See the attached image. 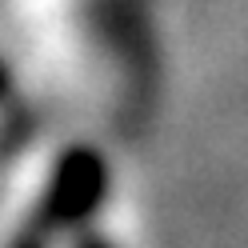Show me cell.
I'll list each match as a JSON object with an SVG mask.
<instances>
[{
	"mask_svg": "<svg viewBox=\"0 0 248 248\" xmlns=\"http://www.w3.org/2000/svg\"><path fill=\"white\" fill-rule=\"evenodd\" d=\"M4 20L36 72L56 76L76 64L80 0H4Z\"/></svg>",
	"mask_w": 248,
	"mask_h": 248,
	"instance_id": "6da1fadb",
	"label": "cell"
}]
</instances>
